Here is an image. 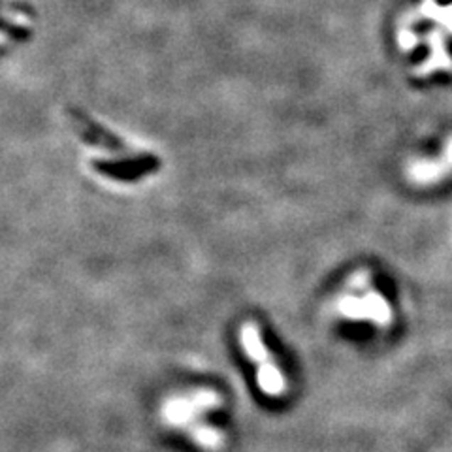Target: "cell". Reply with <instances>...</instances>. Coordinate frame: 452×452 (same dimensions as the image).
<instances>
[{
  "instance_id": "obj_1",
  "label": "cell",
  "mask_w": 452,
  "mask_h": 452,
  "mask_svg": "<svg viewBox=\"0 0 452 452\" xmlns=\"http://www.w3.org/2000/svg\"><path fill=\"white\" fill-rule=\"evenodd\" d=\"M221 396L215 390H188L187 394H176L162 404L161 419L170 428L187 431L188 437L205 451H217L225 443L222 434L215 426L205 424L202 416L221 407Z\"/></svg>"
},
{
  "instance_id": "obj_2",
  "label": "cell",
  "mask_w": 452,
  "mask_h": 452,
  "mask_svg": "<svg viewBox=\"0 0 452 452\" xmlns=\"http://www.w3.org/2000/svg\"><path fill=\"white\" fill-rule=\"evenodd\" d=\"M335 313L343 323H370L375 326H384L392 323V309L387 298L379 291H373L366 277H355L350 283H345L335 298Z\"/></svg>"
},
{
  "instance_id": "obj_3",
  "label": "cell",
  "mask_w": 452,
  "mask_h": 452,
  "mask_svg": "<svg viewBox=\"0 0 452 452\" xmlns=\"http://www.w3.org/2000/svg\"><path fill=\"white\" fill-rule=\"evenodd\" d=\"M237 341L243 355L247 356L257 370V382L262 394L269 398H283L286 392V379L281 366L275 360L274 353L264 338V330L253 321L243 323L237 330Z\"/></svg>"
}]
</instances>
